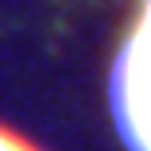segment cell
Instances as JSON below:
<instances>
[{
    "label": "cell",
    "instance_id": "obj_1",
    "mask_svg": "<svg viewBox=\"0 0 151 151\" xmlns=\"http://www.w3.org/2000/svg\"><path fill=\"white\" fill-rule=\"evenodd\" d=\"M112 124L128 151H151V0H139L109 70Z\"/></svg>",
    "mask_w": 151,
    "mask_h": 151
},
{
    "label": "cell",
    "instance_id": "obj_2",
    "mask_svg": "<svg viewBox=\"0 0 151 151\" xmlns=\"http://www.w3.org/2000/svg\"><path fill=\"white\" fill-rule=\"evenodd\" d=\"M0 151H39V147H35V143H27L23 136H16L12 128L0 124Z\"/></svg>",
    "mask_w": 151,
    "mask_h": 151
}]
</instances>
